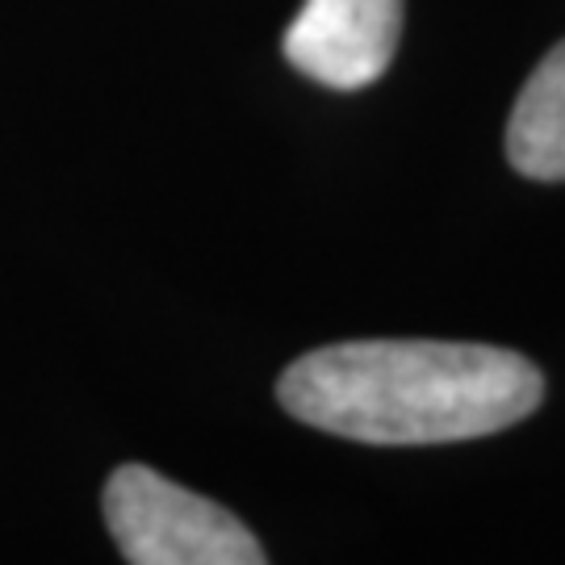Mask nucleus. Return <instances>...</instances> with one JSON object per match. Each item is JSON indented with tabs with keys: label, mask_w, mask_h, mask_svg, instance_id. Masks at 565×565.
I'll return each instance as SVG.
<instances>
[{
	"label": "nucleus",
	"mask_w": 565,
	"mask_h": 565,
	"mask_svg": "<svg viewBox=\"0 0 565 565\" xmlns=\"http://www.w3.org/2000/svg\"><path fill=\"white\" fill-rule=\"evenodd\" d=\"M302 424L361 445H457L527 419L545 382L520 352L445 340H352L315 348L277 382Z\"/></svg>",
	"instance_id": "f257e3e1"
},
{
	"label": "nucleus",
	"mask_w": 565,
	"mask_h": 565,
	"mask_svg": "<svg viewBox=\"0 0 565 565\" xmlns=\"http://www.w3.org/2000/svg\"><path fill=\"white\" fill-rule=\"evenodd\" d=\"M105 524L135 565H260V541L214 499L168 482L147 465H121L102 494Z\"/></svg>",
	"instance_id": "f03ea898"
},
{
	"label": "nucleus",
	"mask_w": 565,
	"mask_h": 565,
	"mask_svg": "<svg viewBox=\"0 0 565 565\" xmlns=\"http://www.w3.org/2000/svg\"><path fill=\"white\" fill-rule=\"evenodd\" d=\"M403 34V0H306L285 30V60L327 88L382 76Z\"/></svg>",
	"instance_id": "7ed1b4c3"
},
{
	"label": "nucleus",
	"mask_w": 565,
	"mask_h": 565,
	"mask_svg": "<svg viewBox=\"0 0 565 565\" xmlns=\"http://www.w3.org/2000/svg\"><path fill=\"white\" fill-rule=\"evenodd\" d=\"M507 160L532 181H565V42L541 60L511 109Z\"/></svg>",
	"instance_id": "20e7f679"
}]
</instances>
